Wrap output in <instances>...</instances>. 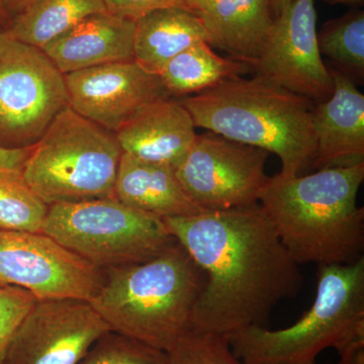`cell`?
<instances>
[{
	"instance_id": "obj_13",
	"label": "cell",
	"mask_w": 364,
	"mask_h": 364,
	"mask_svg": "<svg viewBox=\"0 0 364 364\" xmlns=\"http://www.w3.org/2000/svg\"><path fill=\"white\" fill-rule=\"evenodd\" d=\"M64 79L69 107L112 133L146 105L171 97L160 76L136 60L71 72Z\"/></svg>"
},
{
	"instance_id": "obj_8",
	"label": "cell",
	"mask_w": 364,
	"mask_h": 364,
	"mask_svg": "<svg viewBox=\"0 0 364 364\" xmlns=\"http://www.w3.org/2000/svg\"><path fill=\"white\" fill-rule=\"evenodd\" d=\"M69 107L64 74L40 48L0 33V147H33Z\"/></svg>"
},
{
	"instance_id": "obj_4",
	"label": "cell",
	"mask_w": 364,
	"mask_h": 364,
	"mask_svg": "<svg viewBox=\"0 0 364 364\" xmlns=\"http://www.w3.org/2000/svg\"><path fill=\"white\" fill-rule=\"evenodd\" d=\"M104 272L90 303L112 331L167 352L191 329L205 275L177 242L153 259Z\"/></svg>"
},
{
	"instance_id": "obj_3",
	"label": "cell",
	"mask_w": 364,
	"mask_h": 364,
	"mask_svg": "<svg viewBox=\"0 0 364 364\" xmlns=\"http://www.w3.org/2000/svg\"><path fill=\"white\" fill-rule=\"evenodd\" d=\"M181 102L196 128L277 155L282 176H303L312 169V100L264 79L241 76Z\"/></svg>"
},
{
	"instance_id": "obj_23",
	"label": "cell",
	"mask_w": 364,
	"mask_h": 364,
	"mask_svg": "<svg viewBox=\"0 0 364 364\" xmlns=\"http://www.w3.org/2000/svg\"><path fill=\"white\" fill-rule=\"evenodd\" d=\"M49 207L23 170H0V231L43 233Z\"/></svg>"
},
{
	"instance_id": "obj_16",
	"label": "cell",
	"mask_w": 364,
	"mask_h": 364,
	"mask_svg": "<svg viewBox=\"0 0 364 364\" xmlns=\"http://www.w3.org/2000/svg\"><path fill=\"white\" fill-rule=\"evenodd\" d=\"M135 21L105 11L81 21L43 48L62 73L134 58Z\"/></svg>"
},
{
	"instance_id": "obj_14",
	"label": "cell",
	"mask_w": 364,
	"mask_h": 364,
	"mask_svg": "<svg viewBox=\"0 0 364 364\" xmlns=\"http://www.w3.org/2000/svg\"><path fill=\"white\" fill-rule=\"evenodd\" d=\"M334 90L315 104L316 156L312 170L349 167L364 162V95L344 73L328 67Z\"/></svg>"
},
{
	"instance_id": "obj_15",
	"label": "cell",
	"mask_w": 364,
	"mask_h": 364,
	"mask_svg": "<svg viewBox=\"0 0 364 364\" xmlns=\"http://www.w3.org/2000/svg\"><path fill=\"white\" fill-rule=\"evenodd\" d=\"M193 117L181 100H157L136 112L117 132L123 153L176 169L198 134Z\"/></svg>"
},
{
	"instance_id": "obj_18",
	"label": "cell",
	"mask_w": 364,
	"mask_h": 364,
	"mask_svg": "<svg viewBox=\"0 0 364 364\" xmlns=\"http://www.w3.org/2000/svg\"><path fill=\"white\" fill-rule=\"evenodd\" d=\"M114 193L124 205L160 219L207 212L189 198L176 169L143 161L127 153L119 161Z\"/></svg>"
},
{
	"instance_id": "obj_5",
	"label": "cell",
	"mask_w": 364,
	"mask_h": 364,
	"mask_svg": "<svg viewBox=\"0 0 364 364\" xmlns=\"http://www.w3.org/2000/svg\"><path fill=\"white\" fill-rule=\"evenodd\" d=\"M313 305L284 329L250 326L229 335L244 364H316L327 348L341 353L364 342V258L348 264L321 265Z\"/></svg>"
},
{
	"instance_id": "obj_11",
	"label": "cell",
	"mask_w": 364,
	"mask_h": 364,
	"mask_svg": "<svg viewBox=\"0 0 364 364\" xmlns=\"http://www.w3.org/2000/svg\"><path fill=\"white\" fill-rule=\"evenodd\" d=\"M109 331L88 301H37L14 332L4 364H78Z\"/></svg>"
},
{
	"instance_id": "obj_1",
	"label": "cell",
	"mask_w": 364,
	"mask_h": 364,
	"mask_svg": "<svg viewBox=\"0 0 364 364\" xmlns=\"http://www.w3.org/2000/svg\"><path fill=\"white\" fill-rule=\"evenodd\" d=\"M162 220L205 275L193 329L229 336L264 326L282 299L301 291L299 264L260 203Z\"/></svg>"
},
{
	"instance_id": "obj_30",
	"label": "cell",
	"mask_w": 364,
	"mask_h": 364,
	"mask_svg": "<svg viewBox=\"0 0 364 364\" xmlns=\"http://www.w3.org/2000/svg\"><path fill=\"white\" fill-rule=\"evenodd\" d=\"M339 355V364H364V342L352 345Z\"/></svg>"
},
{
	"instance_id": "obj_31",
	"label": "cell",
	"mask_w": 364,
	"mask_h": 364,
	"mask_svg": "<svg viewBox=\"0 0 364 364\" xmlns=\"http://www.w3.org/2000/svg\"><path fill=\"white\" fill-rule=\"evenodd\" d=\"M184 7L191 13L198 14L208 6L215 4L217 0H181Z\"/></svg>"
},
{
	"instance_id": "obj_10",
	"label": "cell",
	"mask_w": 364,
	"mask_h": 364,
	"mask_svg": "<svg viewBox=\"0 0 364 364\" xmlns=\"http://www.w3.org/2000/svg\"><path fill=\"white\" fill-rule=\"evenodd\" d=\"M104 280V270L44 233L0 231V286L21 287L38 301H90Z\"/></svg>"
},
{
	"instance_id": "obj_34",
	"label": "cell",
	"mask_w": 364,
	"mask_h": 364,
	"mask_svg": "<svg viewBox=\"0 0 364 364\" xmlns=\"http://www.w3.org/2000/svg\"><path fill=\"white\" fill-rule=\"evenodd\" d=\"M0 26L4 28V21H2L1 16H0Z\"/></svg>"
},
{
	"instance_id": "obj_24",
	"label": "cell",
	"mask_w": 364,
	"mask_h": 364,
	"mask_svg": "<svg viewBox=\"0 0 364 364\" xmlns=\"http://www.w3.org/2000/svg\"><path fill=\"white\" fill-rule=\"evenodd\" d=\"M167 364H244L224 335L189 329L166 352Z\"/></svg>"
},
{
	"instance_id": "obj_6",
	"label": "cell",
	"mask_w": 364,
	"mask_h": 364,
	"mask_svg": "<svg viewBox=\"0 0 364 364\" xmlns=\"http://www.w3.org/2000/svg\"><path fill=\"white\" fill-rule=\"evenodd\" d=\"M122 155L116 133L68 107L33 146L23 173L49 205L117 198Z\"/></svg>"
},
{
	"instance_id": "obj_21",
	"label": "cell",
	"mask_w": 364,
	"mask_h": 364,
	"mask_svg": "<svg viewBox=\"0 0 364 364\" xmlns=\"http://www.w3.org/2000/svg\"><path fill=\"white\" fill-rule=\"evenodd\" d=\"M105 11L102 0H36L4 31L14 39L43 49L87 16Z\"/></svg>"
},
{
	"instance_id": "obj_7",
	"label": "cell",
	"mask_w": 364,
	"mask_h": 364,
	"mask_svg": "<svg viewBox=\"0 0 364 364\" xmlns=\"http://www.w3.org/2000/svg\"><path fill=\"white\" fill-rule=\"evenodd\" d=\"M42 232L102 270L145 262L176 243L162 219L117 198L50 205Z\"/></svg>"
},
{
	"instance_id": "obj_12",
	"label": "cell",
	"mask_w": 364,
	"mask_h": 364,
	"mask_svg": "<svg viewBox=\"0 0 364 364\" xmlns=\"http://www.w3.org/2000/svg\"><path fill=\"white\" fill-rule=\"evenodd\" d=\"M317 36L314 0H293L274 18L272 35L252 67L254 76L315 104L329 100L334 85L318 51Z\"/></svg>"
},
{
	"instance_id": "obj_22",
	"label": "cell",
	"mask_w": 364,
	"mask_h": 364,
	"mask_svg": "<svg viewBox=\"0 0 364 364\" xmlns=\"http://www.w3.org/2000/svg\"><path fill=\"white\" fill-rule=\"evenodd\" d=\"M321 55L356 85L364 80V11L354 9L327 21L318 33Z\"/></svg>"
},
{
	"instance_id": "obj_27",
	"label": "cell",
	"mask_w": 364,
	"mask_h": 364,
	"mask_svg": "<svg viewBox=\"0 0 364 364\" xmlns=\"http://www.w3.org/2000/svg\"><path fill=\"white\" fill-rule=\"evenodd\" d=\"M107 11L122 18L136 21L144 14L165 9L181 7L186 9L181 0H102Z\"/></svg>"
},
{
	"instance_id": "obj_9",
	"label": "cell",
	"mask_w": 364,
	"mask_h": 364,
	"mask_svg": "<svg viewBox=\"0 0 364 364\" xmlns=\"http://www.w3.org/2000/svg\"><path fill=\"white\" fill-rule=\"evenodd\" d=\"M269 153L213 132L198 135L176 169L189 198L205 210H226L259 203L269 176Z\"/></svg>"
},
{
	"instance_id": "obj_19",
	"label": "cell",
	"mask_w": 364,
	"mask_h": 364,
	"mask_svg": "<svg viewBox=\"0 0 364 364\" xmlns=\"http://www.w3.org/2000/svg\"><path fill=\"white\" fill-rule=\"evenodd\" d=\"M135 23L134 58L156 74L179 53L196 43L207 42L200 16L181 7L155 9Z\"/></svg>"
},
{
	"instance_id": "obj_35",
	"label": "cell",
	"mask_w": 364,
	"mask_h": 364,
	"mask_svg": "<svg viewBox=\"0 0 364 364\" xmlns=\"http://www.w3.org/2000/svg\"><path fill=\"white\" fill-rule=\"evenodd\" d=\"M2 31H4V28H2L1 26H0V33H1Z\"/></svg>"
},
{
	"instance_id": "obj_25",
	"label": "cell",
	"mask_w": 364,
	"mask_h": 364,
	"mask_svg": "<svg viewBox=\"0 0 364 364\" xmlns=\"http://www.w3.org/2000/svg\"><path fill=\"white\" fill-rule=\"evenodd\" d=\"M78 364H167V354L131 337L109 331L93 344Z\"/></svg>"
},
{
	"instance_id": "obj_2",
	"label": "cell",
	"mask_w": 364,
	"mask_h": 364,
	"mask_svg": "<svg viewBox=\"0 0 364 364\" xmlns=\"http://www.w3.org/2000/svg\"><path fill=\"white\" fill-rule=\"evenodd\" d=\"M364 162L269 177L259 203L296 264H348L363 257Z\"/></svg>"
},
{
	"instance_id": "obj_29",
	"label": "cell",
	"mask_w": 364,
	"mask_h": 364,
	"mask_svg": "<svg viewBox=\"0 0 364 364\" xmlns=\"http://www.w3.org/2000/svg\"><path fill=\"white\" fill-rule=\"evenodd\" d=\"M36 0H0V16L4 21V30L18 14L25 11Z\"/></svg>"
},
{
	"instance_id": "obj_28",
	"label": "cell",
	"mask_w": 364,
	"mask_h": 364,
	"mask_svg": "<svg viewBox=\"0 0 364 364\" xmlns=\"http://www.w3.org/2000/svg\"><path fill=\"white\" fill-rule=\"evenodd\" d=\"M33 147L6 149L0 147V170H23Z\"/></svg>"
},
{
	"instance_id": "obj_33",
	"label": "cell",
	"mask_w": 364,
	"mask_h": 364,
	"mask_svg": "<svg viewBox=\"0 0 364 364\" xmlns=\"http://www.w3.org/2000/svg\"><path fill=\"white\" fill-rule=\"evenodd\" d=\"M326 4H346V6H363L364 0H324Z\"/></svg>"
},
{
	"instance_id": "obj_32",
	"label": "cell",
	"mask_w": 364,
	"mask_h": 364,
	"mask_svg": "<svg viewBox=\"0 0 364 364\" xmlns=\"http://www.w3.org/2000/svg\"><path fill=\"white\" fill-rule=\"evenodd\" d=\"M293 0H269L270 7L274 18H279L280 14L289 6Z\"/></svg>"
},
{
	"instance_id": "obj_26",
	"label": "cell",
	"mask_w": 364,
	"mask_h": 364,
	"mask_svg": "<svg viewBox=\"0 0 364 364\" xmlns=\"http://www.w3.org/2000/svg\"><path fill=\"white\" fill-rule=\"evenodd\" d=\"M37 301L33 294L21 287L0 286V364L6 363L14 332Z\"/></svg>"
},
{
	"instance_id": "obj_20",
	"label": "cell",
	"mask_w": 364,
	"mask_h": 364,
	"mask_svg": "<svg viewBox=\"0 0 364 364\" xmlns=\"http://www.w3.org/2000/svg\"><path fill=\"white\" fill-rule=\"evenodd\" d=\"M252 68L218 55L207 42L196 43L169 60L158 75L170 97L200 93L228 79L251 73Z\"/></svg>"
},
{
	"instance_id": "obj_17",
	"label": "cell",
	"mask_w": 364,
	"mask_h": 364,
	"mask_svg": "<svg viewBox=\"0 0 364 364\" xmlns=\"http://www.w3.org/2000/svg\"><path fill=\"white\" fill-rule=\"evenodd\" d=\"M207 43L252 68L272 35L269 0H217L198 14Z\"/></svg>"
}]
</instances>
